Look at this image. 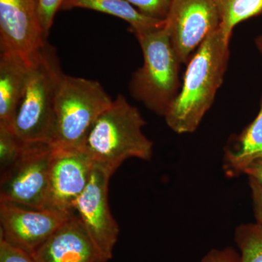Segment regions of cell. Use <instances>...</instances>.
Instances as JSON below:
<instances>
[{"label":"cell","instance_id":"8fae6325","mask_svg":"<svg viewBox=\"0 0 262 262\" xmlns=\"http://www.w3.org/2000/svg\"><path fill=\"white\" fill-rule=\"evenodd\" d=\"M37 0H0V48L30 60L46 44Z\"/></svg>","mask_w":262,"mask_h":262},{"label":"cell","instance_id":"8992f818","mask_svg":"<svg viewBox=\"0 0 262 262\" xmlns=\"http://www.w3.org/2000/svg\"><path fill=\"white\" fill-rule=\"evenodd\" d=\"M52 154L49 143L26 144L18 159L1 173L0 201L45 209Z\"/></svg>","mask_w":262,"mask_h":262},{"label":"cell","instance_id":"603a6c76","mask_svg":"<svg viewBox=\"0 0 262 262\" xmlns=\"http://www.w3.org/2000/svg\"><path fill=\"white\" fill-rule=\"evenodd\" d=\"M249 187L256 222L262 227V187L252 179H249Z\"/></svg>","mask_w":262,"mask_h":262},{"label":"cell","instance_id":"d6986e66","mask_svg":"<svg viewBox=\"0 0 262 262\" xmlns=\"http://www.w3.org/2000/svg\"><path fill=\"white\" fill-rule=\"evenodd\" d=\"M66 0H37L38 14L45 37L47 39L58 10Z\"/></svg>","mask_w":262,"mask_h":262},{"label":"cell","instance_id":"5bb4252c","mask_svg":"<svg viewBox=\"0 0 262 262\" xmlns=\"http://www.w3.org/2000/svg\"><path fill=\"white\" fill-rule=\"evenodd\" d=\"M262 158V96L257 116L238 135L231 136L224 150L223 170L228 178L244 174L255 160Z\"/></svg>","mask_w":262,"mask_h":262},{"label":"cell","instance_id":"6da1fadb","mask_svg":"<svg viewBox=\"0 0 262 262\" xmlns=\"http://www.w3.org/2000/svg\"><path fill=\"white\" fill-rule=\"evenodd\" d=\"M230 40L219 28L207 37L188 62L180 91L164 116L177 134L194 133L214 102L228 67Z\"/></svg>","mask_w":262,"mask_h":262},{"label":"cell","instance_id":"7c38bea8","mask_svg":"<svg viewBox=\"0 0 262 262\" xmlns=\"http://www.w3.org/2000/svg\"><path fill=\"white\" fill-rule=\"evenodd\" d=\"M35 262H107L75 212L30 255Z\"/></svg>","mask_w":262,"mask_h":262},{"label":"cell","instance_id":"ba28073f","mask_svg":"<svg viewBox=\"0 0 262 262\" xmlns=\"http://www.w3.org/2000/svg\"><path fill=\"white\" fill-rule=\"evenodd\" d=\"M113 174L94 163L89 184L73 207L90 237L108 260L113 258L120 234V227L108 204V183Z\"/></svg>","mask_w":262,"mask_h":262},{"label":"cell","instance_id":"7402d4cb","mask_svg":"<svg viewBox=\"0 0 262 262\" xmlns=\"http://www.w3.org/2000/svg\"><path fill=\"white\" fill-rule=\"evenodd\" d=\"M241 255L232 246L222 249H212L203 256L201 262H239Z\"/></svg>","mask_w":262,"mask_h":262},{"label":"cell","instance_id":"ac0fdd59","mask_svg":"<svg viewBox=\"0 0 262 262\" xmlns=\"http://www.w3.org/2000/svg\"><path fill=\"white\" fill-rule=\"evenodd\" d=\"M24 143L9 127L0 125V171L4 173L18 159Z\"/></svg>","mask_w":262,"mask_h":262},{"label":"cell","instance_id":"9c48e42d","mask_svg":"<svg viewBox=\"0 0 262 262\" xmlns=\"http://www.w3.org/2000/svg\"><path fill=\"white\" fill-rule=\"evenodd\" d=\"M72 212L32 209L9 202L0 201V239L31 255Z\"/></svg>","mask_w":262,"mask_h":262},{"label":"cell","instance_id":"44dd1931","mask_svg":"<svg viewBox=\"0 0 262 262\" xmlns=\"http://www.w3.org/2000/svg\"><path fill=\"white\" fill-rule=\"evenodd\" d=\"M0 262L35 261L29 253L0 239Z\"/></svg>","mask_w":262,"mask_h":262},{"label":"cell","instance_id":"d4e9b609","mask_svg":"<svg viewBox=\"0 0 262 262\" xmlns=\"http://www.w3.org/2000/svg\"><path fill=\"white\" fill-rule=\"evenodd\" d=\"M255 44H256V48H258L260 53H262V34L256 38Z\"/></svg>","mask_w":262,"mask_h":262},{"label":"cell","instance_id":"9a60e30c","mask_svg":"<svg viewBox=\"0 0 262 262\" xmlns=\"http://www.w3.org/2000/svg\"><path fill=\"white\" fill-rule=\"evenodd\" d=\"M72 8L95 10L122 19L130 24L134 34L162 28L165 25V20L147 16L125 0H66L61 9Z\"/></svg>","mask_w":262,"mask_h":262},{"label":"cell","instance_id":"ffe728a7","mask_svg":"<svg viewBox=\"0 0 262 262\" xmlns=\"http://www.w3.org/2000/svg\"><path fill=\"white\" fill-rule=\"evenodd\" d=\"M141 13L151 18L165 20L172 0H125Z\"/></svg>","mask_w":262,"mask_h":262},{"label":"cell","instance_id":"277c9868","mask_svg":"<svg viewBox=\"0 0 262 262\" xmlns=\"http://www.w3.org/2000/svg\"><path fill=\"white\" fill-rule=\"evenodd\" d=\"M142 51L143 64L131 76L129 91L150 111L165 116L178 96L182 64L165 27L135 34Z\"/></svg>","mask_w":262,"mask_h":262},{"label":"cell","instance_id":"2e32d148","mask_svg":"<svg viewBox=\"0 0 262 262\" xmlns=\"http://www.w3.org/2000/svg\"><path fill=\"white\" fill-rule=\"evenodd\" d=\"M221 16V30L231 39L236 26L262 14V0H215Z\"/></svg>","mask_w":262,"mask_h":262},{"label":"cell","instance_id":"52a82bcc","mask_svg":"<svg viewBox=\"0 0 262 262\" xmlns=\"http://www.w3.org/2000/svg\"><path fill=\"white\" fill-rule=\"evenodd\" d=\"M165 29L181 63L187 64L203 41L220 27L215 0H172Z\"/></svg>","mask_w":262,"mask_h":262},{"label":"cell","instance_id":"30bf717a","mask_svg":"<svg viewBox=\"0 0 262 262\" xmlns=\"http://www.w3.org/2000/svg\"><path fill=\"white\" fill-rule=\"evenodd\" d=\"M94 167V162L82 149L53 147L45 209L74 211V204L89 184Z\"/></svg>","mask_w":262,"mask_h":262},{"label":"cell","instance_id":"7a4b0ae2","mask_svg":"<svg viewBox=\"0 0 262 262\" xmlns=\"http://www.w3.org/2000/svg\"><path fill=\"white\" fill-rule=\"evenodd\" d=\"M146 123L139 110L122 95H117L94 122L80 149L95 164L114 173L130 158L149 161L153 143L143 133Z\"/></svg>","mask_w":262,"mask_h":262},{"label":"cell","instance_id":"cb8c5ba5","mask_svg":"<svg viewBox=\"0 0 262 262\" xmlns=\"http://www.w3.org/2000/svg\"><path fill=\"white\" fill-rule=\"evenodd\" d=\"M244 175L252 179L262 187V158L255 160L245 169Z\"/></svg>","mask_w":262,"mask_h":262},{"label":"cell","instance_id":"4fadbf2b","mask_svg":"<svg viewBox=\"0 0 262 262\" xmlns=\"http://www.w3.org/2000/svg\"><path fill=\"white\" fill-rule=\"evenodd\" d=\"M31 61L11 52L0 53V125L10 127L28 80Z\"/></svg>","mask_w":262,"mask_h":262},{"label":"cell","instance_id":"e0dca14e","mask_svg":"<svg viewBox=\"0 0 262 262\" xmlns=\"http://www.w3.org/2000/svg\"><path fill=\"white\" fill-rule=\"evenodd\" d=\"M234 241L239 251V262H262V227L258 224L237 226Z\"/></svg>","mask_w":262,"mask_h":262},{"label":"cell","instance_id":"3957f363","mask_svg":"<svg viewBox=\"0 0 262 262\" xmlns=\"http://www.w3.org/2000/svg\"><path fill=\"white\" fill-rule=\"evenodd\" d=\"M63 74L55 48L46 42L32 56L23 96L10 127L26 144L51 143L57 90Z\"/></svg>","mask_w":262,"mask_h":262},{"label":"cell","instance_id":"5b68a950","mask_svg":"<svg viewBox=\"0 0 262 262\" xmlns=\"http://www.w3.org/2000/svg\"><path fill=\"white\" fill-rule=\"evenodd\" d=\"M113 101L98 81L63 74L57 90L50 144L56 149H80L94 122Z\"/></svg>","mask_w":262,"mask_h":262}]
</instances>
